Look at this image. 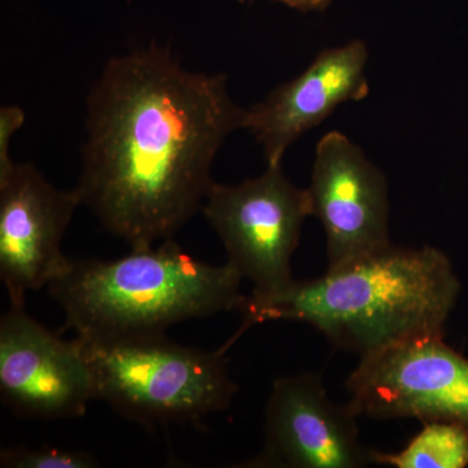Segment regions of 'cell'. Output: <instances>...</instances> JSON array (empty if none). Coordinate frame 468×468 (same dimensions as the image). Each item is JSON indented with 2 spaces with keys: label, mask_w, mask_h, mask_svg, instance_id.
I'll use <instances>...</instances> for the list:
<instances>
[{
  "label": "cell",
  "mask_w": 468,
  "mask_h": 468,
  "mask_svg": "<svg viewBox=\"0 0 468 468\" xmlns=\"http://www.w3.org/2000/svg\"><path fill=\"white\" fill-rule=\"evenodd\" d=\"M201 211L223 241L228 263L254 285L251 297L275 294L294 282L292 257L311 203L282 165L233 186L212 184Z\"/></svg>",
  "instance_id": "5"
},
{
  "label": "cell",
  "mask_w": 468,
  "mask_h": 468,
  "mask_svg": "<svg viewBox=\"0 0 468 468\" xmlns=\"http://www.w3.org/2000/svg\"><path fill=\"white\" fill-rule=\"evenodd\" d=\"M273 2L282 3L286 7L297 9V11L310 12L322 11L331 5L332 0H273Z\"/></svg>",
  "instance_id": "15"
},
{
  "label": "cell",
  "mask_w": 468,
  "mask_h": 468,
  "mask_svg": "<svg viewBox=\"0 0 468 468\" xmlns=\"http://www.w3.org/2000/svg\"><path fill=\"white\" fill-rule=\"evenodd\" d=\"M81 205L76 189H57L29 163L0 171V279L11 307L66 270L61 241Z\"/></svg>",
  "instance_id": "7"
},
{
  "label": "cell",
  "mask_w": 468,
  "mask_h": 468,
  "mask_svg": "<svg viewBox=\"0 0 468 468\" xmlns=\"http://www.w3.org/2000/svg\"><path fill=\"white\" fill-rule=\"evenodd\" d=\"M0 466L5 468H95L100 462L84 451L55 446H9L0 452Z\"/></svg>",
  "instance_id": "13"
},
{
  "label": "cell",
  "mask_w": 468,
  "mask_h": 468,
  "mask_svg": "<svg viewBox=\"0 0 468 468\" xmlns=\"http://www.w3.org/2000/svg\"><path fill=\"white\" fill-rule=\"evenodd\" d=\"M245 112L226 76L192 72L163 48L111 58L86 106L82 205L131 248L174 239L202 208Z\"/></svg>",
  "instance_id": "1"
},
{
  "label": "cell",
  "mask_w": 468,
  "mask_h": 468,
  "mask_svg": "<svg viewBox=\"0 0 468 468\" xmlns=\"http://www.w3.org/2000/svg\"><path fill=\"white\" fill-rule=\"evenodd\" d=\"M311 217L326 237L328 268L389 246V187L358 144L329 132L316 144L307 187Z\"/></svg>",
  "instance_id": "8"
},
{
  "label": "cell",
  "mask_w": 468,
  "mask_h": 468,
  "mask_svg": "<svg viewBox=\"0 0 468 468\" xmlns=\"http://www.w3.org/2000/svg\"><path fill=\"white\" fill-rule=\"evenodd\" d=\"M461 282L448 255L432 246L387 248L318 279L297 280L267 297H246L239 310L246 329L271 320L314 326L340 349L360 358L428 335H445Z\"/></svg>",
  "instance_id": "2"
},
{
  "label": "cell",
  "mask_w": 468,
  "mask_h": 468,
  "mask_svg": "<svg viewBox=\"0 0 468 468\" xmlns=\"http://www.w3.org/2000/svg\"><path fill=\"white\" fill-rule=\"evenodd\" d=\"M26 120L23 110L16 106H5L0 109V171L8 168L14 163L9 156V144L15 133Z\"/></svg>",
  "instance_id": "14"
},
{
  "label": "cell",
  "mask_w": 468,
  "mask_h": 468,
  "mask_svg": "<svg viewBox=\"0 0 468 468\" xmlns=\"http://www.w3.org/2000/svg\"><path fill=\"white\" fill-rule=\"evenodd\" d=\"M372 462L394 468H464L468 466V430L448 421H426L402 451H372Z\"/></svg>",
  "instance_id": "12"
},
{
  "label": "cell",
  "mask_w": 468,
  "mask_h": 468,
  "mask_svg": "<svg viewBox=\"0 0 468 468\" xmlns=\"http://www.w3.org/2000/svg\"><path fill=\"white\" fill-rule=\"evenodd\" d=\"M242 276L205 263L174 239L132 248L113 261L72 260L48 291L66 328L84 337L165 334L185 320L241 310Z\"/></svg>",
  "instance_id": "3"
},
{
  "label": "cell",
  "mask_w": 468,
  "mask_h": 468,
  "mask_svg": "<svg viewBox=\"0 0 468 468\" xmlns=\"http://www.w3.org/2000/svg\"><path fill=\"white\" fill-rule=\"evenodd\" d=\"M359 415L329 399L322 378L300 374L273 381L264 446L243 467L362 468L374 463L360 441Z\"/></svg>",
  "instance_id": "9"
},
{
  "label": "cell",
  "mask_w": 468,
  "mask_h": 468,
  "mask_svg": "<svg viewBox=\"0 0 468 468\" xmlns=\"http://www.w3.org/2000/svg\"><path fill=\"white\" fill-rule=\"evenodd\" d=\"M76 338L95 399L143 426L202 420L229 409L239 389L228 372L227 346L205 351L165 334Z\"/></svg>",
  "instance_id": "4"
},
{
  "label": "cell",
  "mask_w": 468,
  "mask_h": 468,
  "mask_svg": "<svg viewBox=\"0 0 468 468\" xmlns=\"http://www.w3.org/2000/svg\"><path fill=\"white\" fill-rule=\"evenodd\" d=\"M367 46L359 39L328 48L301 75L246 109L242 128L263 147L267 165H282L286 150L341 104L367 97Z\"/></svg>",
  "instance_id": "11"
},
{
  "label": "cell",
  "mask_w": 468,
  "mask_h": 468,
  "mask_svg": "<svg viewBox=\"0 0 468 468\" xmlns=\"http://www.w3.org/2000/svg\"><path fill=\"white\" fill-rule=\"evenodd\" d=\"M0 397L18 417L85 415L94 384L79 340H64L26 307H9L0 319Z\"/></svg>",
  "instance_id": "10"
},
{
  "label": "cell",
  "mask_w": 468,
  "mask_h": 468,
  "mask_svg": "<svg viewBox=\"0 0 468 468\" xmlns=\"http://www.w3.org/2000/svg\"><path fill=\"white\" fill-rule=\"evenodd\" d=\"M445 335H428L360 358L347 378L359 417L448 421L468 430V359Z\"/></svg>",
  "instance_id": "6"
}]
</instances>
